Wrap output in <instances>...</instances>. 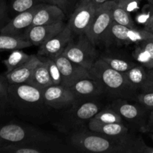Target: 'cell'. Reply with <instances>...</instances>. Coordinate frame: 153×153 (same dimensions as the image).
Listing matches in <instances>:
<instances>
[{
    "label": "cell",
    "mask_w": 153,
    "mask_h": 153,
    "mask_svg": "<svg viewBox=\"0 0 153 153\" xmlns=\"http://www.w3.org/2000/svg\"><path fill=\"white\" fill-rule=\"evenodd\" d=\"M9 105L29 119H40L49 108L44 102L43 91L27 83L9 84Z\"/></svg>",
    "instance_id": "cell-1"
},
{
    "label": "cell",
    "mask_w": 153,
    "mask_h": 153,
    "mask_svg": "<svg viewBox=\"0 0 153 153\" xmlns=\"http://www.w3.org/2000/svg\"><path fill=\"white\" fill-rule=\"evenodd\" d=\"M128 136L122 139L111 138L91 130L80 129L70 134L69 143L72 147L80 152L124 153Z\"/></svg>",
    "instance_id": "cell-2"
},
{
    "label": "cell",
    "mask_w": 153,
    "mask_h": 153,
    "mask_svg": "<svg viewBox=\"0 0 153 153\" xmlns=\"http://www.w3.org/2000/svg\"><path fill=\"white\" fill-rule=\"evenodd\" d=\"M89 70L105 93L117 99H136L137 92L130 86L125 74L111 68L101 58H98Z\"/></svg>",
    "instance_id": "cell-3"
},
{
    "label": "cell",
    "mask_w": 153,
    "mask_h": 153,
    "mask_svg": "<svg viewBox=\"0 0 153 153\" xmlns=\"http://www.w3.org/2000/svg\"><path fill=\"white\" fill-rule=\"evenodd\" d=\"M67 152L61 140L52 134L0 147L1 153H58Z\"/></svg>",
    "instance_id": "cell-4"
},
{
    "label": "cell",
    "mask_w": 153,
    "mask_h": 153,
    "mask_svg": "<svg viewBox=\"0 0 153 153\" xmlns=\"http://www.w3.org/2000/svg\"><path fill=\"white\" fill-rule=\"evenodd\" d=\"M101 109H102V105L97 102L78 100L67 111L60 124L61 126L73 130V131L80 130Z\"/></svg>",
    "instance_id": "cell-5"
},
{
    "label": "cell",
    "mask_w": 153,
    "mask_h": 153,
    "mask_svg": "<svg viewBox=\"0 0 153 153\" xmlns=\"http://www.w3.org/2000/svg\"><path fill=\"white\" fill-rule=\"evenodd\" d=\"M152 33L140 28H131L120 25L113 21L103 42L107 46H128L137 44L146 40H151Z\"/></svg>",
    "instance_id": "cell-6"
},
{
    "label": "cell",
    "mask_w": 153,
    "mask_h": 153,
    "mask_svg": "<svg viewBox=\"0 0 153 153\" xmlns=\"http://www.w3.org/2000/svg\"><path fill=\"white\" fill-rule=\"evenodd\" d=\"M62 55L88 70L98 59L95 45L91 43L85 34L79 35L76 40L72 39Z\"/></svg>",
    "instance_id": "cell-7"
},
{
    "label": "cell",
    "mask_w": 153,
    "mask_h": 153,
    "mask_svg": "<svg viewBox=\"0 0 153 153\" xmlns=\"http://www.w3.org/2000/svg\"><path fill=\"white\" fill-rule=\"evenodd\" d=\"M49 133L30 125L16 123L0 125V147L24 143L33 139L49 135Z\"/></svg>",
    "instance_id": "cell-8"
},
{
    "label": "cell",
    "mask_w": 153,
    "mask_h": 153,
    "mask_svg": "<svg viewBox=\"0 0 153 153\" xmlns=\"http://www.w3.org/2000/svg\"><path fill=\"white\" fill-rule=\"evenodd\" d=\"M113 0L106 1L97 7L95 15L85 35L93 44L97 45L103 41L111 25L113 22L112 7Z\"/></svg>",
    "instance_id": "cell-9"
},
{
    "label": "cell",
    "mask_w": 153,
    "mask_h": 153,
    "mask_svg": "<svg viewBox=\"0 0 153 153\" xmlns=\"http://www.w3.org/2000/svg\"><path fill=\"white\" fill-rule=\"evenodd\" d=\"M111 107L116 111L120 116L134 126L138 127L139 130L143 132V128L147 123L150 110L146 108L139 103L133 104L125 99H117L112 102Z\"/></svg>",
    "instance_id": "cell-10"
},
{
    "label": "cell",
    "mask_w": 153,
    "mask_h": 153,
    "mask_svg": "<svg viewBox=\"0 0 153 153\" xmlns=\"http://www.w3.org/2000/svg\"><path fill=\"white\" fill-rule=\"evenodd\" d=\"M96 10L97 7L92 0H82L76 3L67 23L73 34L79 36L86 34Z\"/></svg>",
    "instance_id": "cell-11"
},
{
    "label": "cell",
    "mask_w": 153,
    "mask_h": 153,
    "mask_svg": "<svg viewBox=\"0 0 153 153\" xmlns=\"http://www.w3.org/2000/svg\"><path fill=\"white\" fill-rule=\"evenodd\" d=\"M53 60L60 69L62 77L61 85L64 86L69 88L81 79L94 78L88 69L73 62L64 55H59Z\"/></svg>",
    "instance_id": "cell-12"
},
{
    "label": "cell",
    "mask_w": 153,
    "mask_h": 153,
    "mask_svg": "<svg viewBox=\"0 0 153 153\" xmlns=\"http://www.w3.org/2000/svg\"><path fill=\"white\" fill-rule=\"evenodd\" d=\"M43 97L46 105L54 109L71 107L78 100L70 88L62 85L48 87L43 91Z\"/></svg>",
    "instance_id": "cell-13"
},
{
    "label": "cell",
    "mask_w": 153,
    "mask_h": 153,
    "mask_svg": "<svg viewBox=\"0 0 153 153\" xmlns=\"http://www.w3.org/2000/svg\"><path fill=\"white\" fill-rule=\"evenodd\" d=\"M73 34L67 24L62 31L40 46L37 53L38 56L55 59L62 55L69 43L73 39Z\"/></svg>",
    "instance_id": "cell-14"
},
{
    "label": "cell",
    "mask_w": 153,
    "mask_h": 153,
    "mask_svg": "<svg viewBox=\"0 0 153 153\" xmlns=\"http://www.w3.org/2000/svg\"><path fill=\"white\" fill-rule=\"evenodd\" d=\"M41 4H37L29 10L13 16L10 21L0 30V34H9L24 38L25 32L31 27L34 15Z\"/></svg>",
    "instance_id": "cell-15"
},
{
    "label": "cell",
    "mask_w": 153,
    "mask_h": 153,
    "mask_svg": "<svg viewBox=\"0 0 153 153\" xmlns=\"http://www.w3.org/2000/svg\"><path fill=\"white\" fill-rule=\"evenodd\" d=\"M66 25L64 21H61L50 25L31 26L25 32L24 39L30 42L32 46H40L62 31Z\"/></svg>",
    "instance_id": "cell-16"
},
{
    "label": "cell",
    "mask_w": 153,
    "mask_h": 153,
    "mask_svg": "<svg viewBox=\"0 0 153 153\" xmlns=\"http://www.w3.org/2000/svg\"><path fill=\"white\" fill-rule=\"evenodd\" d=\"M65 16L66 13L58 6L49 3H43L37 9L31 27L57 23L64 21Z\"/></svg>",
    "instance_id": "cell-17"
},
{
    "label": "cell",
    "mask_w": 153,
    "mask_h": 153,
    "mask_svg": "<svg viewBox=\"0 0 153 153\" xmlns=\"http://www.w3.org/2000/svg\"><path fill=\"white\" fill-rule=\"evenodd\" d=\"M88 130L111 138L122 139L128 135V128L123 123H104L91 120L88 123Z\"/></svg>",
    "instance_id": "cell-18"
},
{
    "label": "cell",
    "mask_w": 153,
    "mask_h": 153,
    "mask_svg": "<svg viewBox=\"0 0 153 153\" xmlns=\"http://www.w3.org/2000/svg\"><path fill=\"white\" fill-rule=\"evenodd\" d=\"M41 60L38 56L31 55V58L20 67L12 70L10 73L4 74L9 84H23L28 83L35 70Z\"/></svg>",
    "instance_id": "cell-19"
},
{
    "label": "cell",
    "mask_w": 153,
    "mask_h": 153,
    "mask_svg": "<svg viewBox=\"0 0 153 153\" xmlns=\"http://www.w3.org/2000/svg\"><path fill=\"white\" fill-rule=\"evenodd\" d=\"M69 88L73 91L77 100L96 97L105 94L102 85L94 78L81 79Z\"/></svg>",
    "instance_id": "cell-20"
},
{
    "label": "cell",
    "mask_w": 153,
    "mask_h": 153,
    "mask_svg": "<svg viewBox=\"0 0 153 153\" xmlns=\"http://www.w3.org/2000/svg\"><path fill=\"white\" fill-rule=\"evenodd\" d=\"M27 84L37 87L43 91L48 87L53 85L46 61H42L41 63L37 65L33 72L31 79Z\"/></svg>",
    "instance_id": "cell-21"
},
{
    "label": "cell",
    "mask_w": 153,
    "mask_h": 153,
    "mask_svg": "<svg viewBox=\"0 0 153 153\" xmlns=\"http://www.w3.org/2000/svg\"><path fill=\"white\" fill-rule=\"evenodd\" d=\"M124 74L133 90H134L136 92L141 91L142 87L146 79V67L141 64H137Z\"/></svg>",
    "instance_id": "cell-22"
},
{
    "label": "cell",
    "mask_w": 153,
    "mask_h": 153,
    "mask_svg": "<svg viewBox=\"0 0 153 153\" xmlns=\"http://www.w3.org/2000/svg\"><path fill=\"white\" fill-rule=\"evenodd\" d=\"M31 43L24 38L9 34H0V51L16 50L31 46Z\"/></svg>",
    "instance_id": "cell-23"
},
{
    "label": "cell",
    "mask_w": 153,
    "mask_h": 153,
    "mask_svg": "<svg viewBox=\"0 0 153 153\" xmlns=\"http://www.w3.org/2000/svg\"><path fill=\"white\" fill-rule=\"evenodd\" d=\"M124 153H153V147L147 146L140 136L128 135L126 141Z\"/></svg>",
    "instance_id": "cell-24"
},
{
    "label": "cell",
    "mask_w": 153,
    "mask_h": 153,
    "mask_svg": "<svg viewBox=\"0 0 153 153\" xmlns=\"http://www.w3.org/2000/svg\"><path fill=\"white\" fill-rule=\"evenodd\" d=\"M100 58L105 61L111 68L123 73H126L128 70H129L137 64V63H134L133 61H130L128 60L120 58V57L111 56V55H101Z\"/></svg>",
    "instance_id": "cell-25"
},
{
    "label": "cell",
    "mask_w": 153,
    "mask_h": 153,
    "mask_svg": "<svg viewBox=\"0 0 153 153\" xmlns=\"http://www.w3.org/2000/svg\"><path fill=\"white\" fill-rule=\"evenodd\" d=\"M31 55H28L20 49L13 50L7 59L3 61V64L7 68L5 73H10L12 70L22 66L31 58Z\"/></svg>",
    "instance_id": "cell-26"
},
{
    "label": "cell",
    "mask_w": 153,
    "mask_h": 153,
    "mask_svg": "<svg viewBox=\"0 0 153 153\" xmlns=\"http://www.w3.org/2000/svg\"><path fill=\"white\" fill-rule=\"evenodd\" d=\"M41 3H46L45 0H9L7 3L9 15L12 17L22 12L32 8Z\"/></svg>",
    "instance_id": "cell-27"
},
{
    "label": "cell",
    "mask_w": 153,
    "mask_h": 153,
    "mask_svg": "<svg viewBox=\"0 0 153 153\" xmlns=\"http://www.w3.org/2000/svg\"><path fill=\"white\" fill-rule=\"evenodd\" d=\"M114 1V0H113ZM112 18L116 23L131 28H137V25L131 18V14L114 1L112 7Z\"/></svg>",
    "instance_id": "cell-28"
},
{
    "label": "cell",
    "mask_w": 153,
    "mask_h": 153,
    "mask_svg": "<svg viewBox=\"0 0 153 153\" xmlns=\"http://www.w3.org/2000/svg\"><path fill=\"white\" fill-rule=\"evenodd\" d=\"M91 120H94L97 122L104 123H123V118L110 105L109 107L101 109Z\"/></svg>",
    "instance_id": "cell-29"
},
{
    "label": "cell",
    "mask_w": 153,
    "mask_h": 153,
    "mask_svg": "<svg viewBox=\"0 0 153 153\" xmlns=\"http://www.w3.org/2000/svg\"><path fill=\"white\" fill-rule=\"evenodd\" d=\"M45 61L46 62L48 66V70H49V75H50L51 79L54 85H61L62 82V77H61V73L60 71L59 67H58L57 64L53 59L49 58H45Z\"/></svg>",
    "instance_id": "cell-30"
},
{
    "label": "cell",
    "mask_w": 153,
    "mask_h": 153,
    "mask_svg": "<svg viewBox=\"0 0 153 153\" xmlns=\"http://www.w3.org/2000/svg\"><path fill=\"white\" fill-rule=\"evenodd\" d=\"M148 3L145 4L141 11L136 15V21L143 25L147 22L153 14V0H147Z\"/></svg>",
    "instance_id": "cell-31"
},
{
    "label": "cell",
    "mask_w": 153,
    "mask_h": 153,
    "mask_svg": "<svg viewBox=\"0 0 153 153\" xmlns=\"http://www.w3.org/2000/svg\"><path fill=\"white\" fill-rule=\"evenodd\" d=\"M114 1L131 14L140 9L142 0H114Z\"/></svg>",
    "instance_id": "cell-32"
},
{
    "label": "cell",
    "mask_w": 153,
    "mask_h": 153,
    "mask_svg": "<svg viewBox=\"0 0 153 153\" xmlns=\"http://www.w3.org/2000/svg\"><path fill=\"white\" fill-rule=\"evenodd\" d=\"M135 100L146 108L150 111L153 109V91L140 92L137 95Z\"/></svg>",
    "instance_id": "cell-33"
},
{
    "label": "cell",
    "mask_w": 153,
    "mask_h": 153,
    "mask_svg": "<svg viewBox=\"0 0 153 153\" xmlns=\"http://www.w3.org/2000/svg\"><path fill=\"white\" fill-rule=\"evenodd\" d=\"M45 1L46 3L53 4L58 6L60 8L64 10L66 14L70 12L73 6H76V3H77L76 0H45Z\"/></svg>",
    "instance_id": "cell-34"
},
{
    "label": "cell",
    "mask_w": 153,
    "mask_h": 153,
    "mask_svg": "<svg viewBox=\"0 0 153 153\" xmlns=\"http://www.w3.org/2000/svg\"><path fill=\"white\" fill-rule=\"evenodd\" d=\"M8 6L6 0H0V30L10 21Z\"/></svg>",
    "instance_id": "cell-35"
},
{
    "label": "cell",
    "mask_w": 153,
    "mask_h": 153,
    "mask_svg": "<svg viewBox=\"0 0 153 153\" xmlns=\"http://www.w3.org/2000/svg\"><path fill=\"white\" fill-rule=\"evenodd\" d=\"M8 86L9 83L6 79L5 76H1L0 75V98L2 100L7 102L8 98Z\"/></svg>",
    "instance_id": "cell-36"
},
{
    "label": "cell",
    "mask_w": 153,
    "mask_h": 153,
    "mask_svg": "<svg viewBox=\"0 0 153 153\" xmlns=\"http://www.w3.org/2000/svg\"><path fill=\"white\" fill-rule=\"evenodd\" d=\"M153 91V69L146 68V79L140 92Z\"/></svg>",
    "instance_id": "cell-37"
},
{
    "label": "cell",
    "mask_w": 153,
    "mask_h": 153,
    "mask_svg": "<svg viewBox=\"0 0 153 153\" xmlns=\"http://www.w3.org/2000/svg\"><path fill=\"white\" fill-rule=\"evenodd\" d=\"M139 44L148 52L151 63H152V69H153V42L151 40H146L139 43Z\"/></svg>",
    "instance_id": "cell-38"
},
{
    "label": "cell",
    "mask_w": 153,
    "mask_h": 153,
    "mask_svg": "<svg viewBox=\"0 0 153 153\" xmlns=\"http://www.w3.org/2000/svg\"><path fill=\"white\" fill-rule=\"evenodd\" d=\"M143 132H153V109L149 112V117H148L147 123L143 128Z\"/></svg>",
    "instance_id": "cell-39"
},
{
    "label": "cell",
    "mask_w": 153,
    "mask_h": 153,
    "mask_svg": "<svg viewBox=\"0 0 153 153\" xmlns=\"http://www.w3.org/2000/svg\"><path fill=\"white\" fill-rule=\"evenodd\" d=\"M143 28L153 34V14L152 15V16L149 18V19L147 21V22L143 25Z\"/></svg>",
    "instance_id": "cell-40"
},
{
    "label": "cell",
    "mask_w": 153,
    "mask_h": 153,
    "mask_svg": "<svg viewBox=\"0 0 153 153\" xmlns=\"http://www.w3.org/2000/svg\"><path fill=\"white\" fill-rule=\"evenodd\" d=\"M7 105H8V103L6 102L5 101H4V100L0 98V114L4 113Z\"/></svg>",
    "instance_id": "cell-41"
},
{
    "label": "cell",
    "mask_w": 153,
    "mask_h": 153,
    "mask_svg": "<svg viewBox=\"0 0 153 153\" xmlns=\"http://www.w3.org/2000/svg\"><path fill=\"white\" fill-rule=\"evenodd\" d=\"M93 2L94 3V4H95L96 7H98L99 6L101 5V4H102L103 3L106 2V1H111V0H92Z\"/></svg>",
    "instance_id": "cell-42"
},
{
    "label": "cell",
    "mask_w": 153,
    "mask_h": 153,
    "mask_svg": "<svg viewBox=\"0 0 153 153\" xmlns=\"http://www.w3.org/2000/svg\"><path fill=\"white\" fill-rule=\"evenodd\" d=\"M149 137H151V139H152V143H153V132L149 133Z\"/></svg>",
    "instance_id": "cell-43"
},
{
    "label": "cell",
    "mask_w": 153,
    "mask_h": 153,
    "mask_svg": "<svg viewBox=\"0 0 153 153\" xmlns=\"http://www.w3.org/2000/svg\"><path fill=\"white\" fill-rule=\"evenodd\" d=\"M76 2H78V1H82V0H76Z\"/></svg>",
    "instance_id": "cell-44"
},
{
    "label": "cell",
    "mask_w": 153,
    "mask_h": 153,
    "mask_svg": "<svg viewBox=\"0 0 153 153\" xmlns=\"http://www.w3.org/2000/svg\"><path fill=\"white\" fill-rule=\"evenodd\" d=\"M151 40H152V41L153 42V36H152V39H151Z\"/></svg>",
    "instance_id": "cell-45"
}]
</instances>
